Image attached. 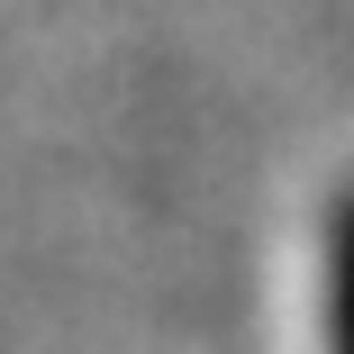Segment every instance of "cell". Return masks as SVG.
<instances>
[{
	"label": "cell",
	"mask_w": 354,
	"mask_h": 354,
	"mask_svg": "<svg viewBox=\"0 0 354 354\" xmlns=\"http://www.w3.org/2000/svg\"><path fill=\"white\" fill-rule=\"evenodd\" d=\"M327 354H354V191L327 218Z\"/></svg>",
	"instance_id": "1"
}]
</instances>
